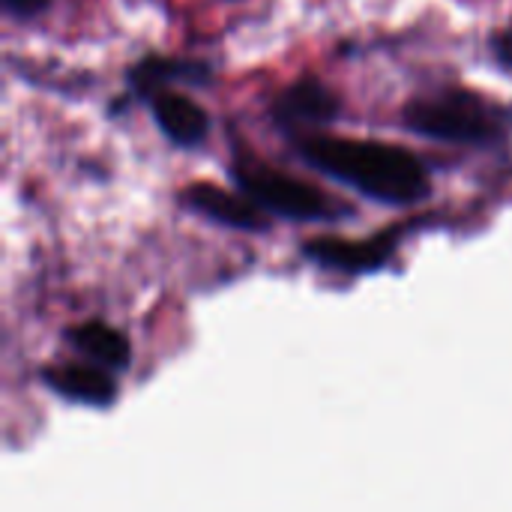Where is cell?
<instances>
[{
  "label": "cell",
  "mask_w": 512,
  "mask_h": 512,
  "mask_svg": "<svg viewBox=\"0 0 512 512\" xmlns=\"http://www.w3.org/2000/svg\"><path fill=\"white\" fill-rule=\"evenodd\" d=\"M48 6V0H3V9L15 18H33Z\"/></svg>",
  "instance_id": "11"
},
{
  "label": "cell",
  "mask_w": 512,
  "mask_h": 512,
  "mask_svg": "<svg viewBox=\"0 0 512 512\" xmlns=\"http://www.w3.org/2000/svg\"><path fill=\"white\" fill-rule=\"evenodd\" d=\"M42 381L63 399L90 405V408H108L117 399V384L108 372L93 366H60L48 369Z\"/></svg>",
  "instance_id": "8"
},
{
  "label": "cell",
  "mask_w": 512,
  "mask_h": 512,
  "mask_svg": "<svg viewBox=\"0 0 512 512\" xmlns=\"http://www.w3.org/2000/svg\"><path fill=\"white\" fill-rule=\"evenodd\" d=\"M150 111L168 141L177 147H198L210 132V117L201 105H195L183 93L153 90L150 93Z\"/></svg>",
  "instance_id": "7"
},
{
  "label": "cell",
  "mask_w": 512,
  "mask_h": 512,
  "mask_svg": "<svg viewBox=\"0 0 512 512\" xmlns=\"http://www.w3.org/2000/svg\"><path fill=\"white\" fill-rule=\"evenodd\" d=\"M492 45H495V54H498L507 66H512V27L510 30H501V33L492 39Z\"/></svg>",
  "instance_id": "12"
},
{
  "label": "cell",
  "mask_w": 512,
  "mask_h": 512,
  "mask_svg": "<svg viewBox=\"0 0 512 512\" xmlns=\"http://www.w3.org/2000/svg\"><path fill=\"white\" fill-rule=\"evenodd\" d=\"M231 174H234V183L240 186V192L249 195L261 210H267L273 216L300 219V222L336 216V207L330 204V198L300 177H291V174L261 165L255 159L237 162L231 168Z\"/></svg>",
  "instance_id": "3"
},
{
  "label": "cell",
  "mask_w": 512,
  "mask_h": 512,
  "mask_svg": "<svg viewBox=\"0 0 512 512\" xmlns=\"http://www.w3.org/2000/svg\"><path fill=\"white\" fill-rule=\"evenodd\" d=\"M339 96L318 78H300L273 102V120L282 129L324 126L339 117Z\"/></svg>",
  "instance_id": "6"
},
{
  "label": "cell",
  "mask_w": 512,
  "mask_h": 512,
  "mask_svg": "<svg viewBox=\"0 0 512 512\" xmlns=\"http://www.w3.org/2000/svg\"><path fill=\"white\" fill-rule=\"evenodd\" d=\"M210 69L201 63H183V60H165V57H144L132 72L129 81L135 90H159V84L165 81H195V84H207Z\"/></svg>",
  "instance_id": "10"
},
{
  "label": "cell",
  "mask_w": 512,
  "mask_h": 512,
  "mask_svg": "<svg viewBox=\"0 0 512 512\" xmlns=\"http://www.w3.org/2000/svg\"><path fill=\"white\" fill-rule=\"evenodd\" d=\"M297 150L303 162H309L312 168L390 207L417 204L432 192L426 165L411 150L396 144L324 135V138L300 141Z\"/></svg>",
  "instance_id": "1"
},
{
  "label": "cell",
  "mask_w": 512,
  "mask_h": 512,
  "mask_svg": "<svg viewBox=\"0 0 512 512\" xmlns=\"http://www.w3.org/2000/svg\"><path fill=\"white\" fill-rule=\"evenodd\" d=\"M402 228H390L375 234L372 240H342V237H315L303 243V255L327 270H342V273H369L384 267L396 246H399Z\"/></svg>",
  "instance_id": "4"
},
{
  "label": "cell",
  "mask_w": 512,
  "mask_h": 512,
  "mask_svg": "<svg viewBox=\"0 0 512 512\" xmlns=\"http://www.w3.org/2000/svg\"><path fill=\"white\" fill-rule=\"evenodd\" d=\"M405 126L423 138L447 144L492 147L512 129V108L474 90H444L405 108Z\"/></svg>",
  "instance_id": "2"
},
{
  "label": "cell",
  "mask_w": 512,
  "mask_h": 512,
  "mask_svg": "<svg viewBox=\"0 0 512 512\" xmlns=\"http://www.w3.org/2000/svg\"><path fill=\"white\" fill-rule=\"evenodd\" d=\"M69 342L81 354H87L90 360H96L105 369H120L123 372L132 363L129 339L120 330H114V327H108L102 321H87V324L72 327L69 330Z\"/></svg>",
  "instance_id": "9"
},
{
  "label": "cell",
  "mask_w": 512,
  "mask_h": 512,
  "mask_svg": "<svg viewBox=\"0 0 512 512\" xmlns=\"http://www.w3.org/2000/svg\"><path fill=\"white\" fill-rule=\"evenodd\" d=\"M180 201L186 207H192L195 213H201L204 219L228 225V228H240V231H264L267 228L264 210L243 192L231 195L213 183H192L180 192Z\"/></svg>",
  "instance_id": "5"
}]
</instances>
